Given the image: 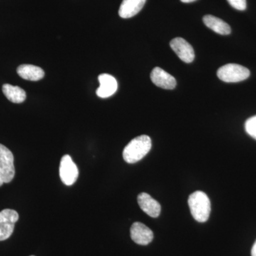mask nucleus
Returning a JSON list of instances; mask_svg holds the SVG:
<instances>
[{"instance_id": "nucleus-1", "label": "nucleus", "mask_w": 256, "mask_h": 256, "mask_svg": "<svg viewBox=\"0 0 256 256\" xmlns=\"http://www.w3.org/2000/svg\"><path fill=\"white\" fill-rule=\"evenodd\" d=\"M152 140L148 136H140L132 140L124 148L122 156L124 161L134 164L144 158L150 150Z\"/></svg>"}, {"instance_id": "nucleus-2", "label": "nucleus", "mask_w": 256, "mask_h": 256, "mask_svg": "<svg viewBox=\"0 0 256 256\" xmlns=\"http://www.w3.org/2000/svg\"><path fill=\"white\" fill-rule=\"evenodd\" d=\"M188 204L192 216L196 222L204 223L208 220L210 202L206 194L201 191L194 192L188 197Z\"/></svg>"}, {"instance_id": "nucleus-3", "label": "nucleus", "mask_w": 256, "mask_h": 256, "mask_svg": "<svg viewBox=\"0 0 256 256\" xmlns=\"http://www.w3.org/2000/svg\"><path fill=\"white\" fill-rule=\"evenodd\" d=\"M15 168L12 152L0 144V186L4 183L11 182L14 178Z\"/></svg>"}, {"instance_id": "nucleus-4", "label": "nucleus", "mask_w": 256, "mask_h": 256, "mask_svg": "<svg viewBox=\"0 0 256 256\" xmlns=\"http://www.w3.org/2000/svg\"><path fill=\"white\" fill-rule=\"evenodd\" d=\"M217 76L226 82H242L250 76V70L239 64H228L218 68Z\"/></svg>"}, {"instance_id": "nucleus-5", "label": "nucleus", "mask_w": 256, "mask_h": 256, "mask_svg": "<svg viewBox=\"0 0 256 256\" xmlns=\"http://www.w3.org/2000/svg\"><path fill=\"white\" fill-rule=\"evenodd\" d=\"M60 174L62 182L67 186L73 185L78 178V166L68 154L64 156L60 160Z\"/></svg>"}, {"instance_id": "nucleus-6", "label": "nucleus", "mask_w": 256, "mask_h": 256, "mask_svg": "<svg viewBox=\"0 0 256 256\" xmlns=\"http://www.w3.org/2000/svg\"><path fill=\"white\" fill-rule=\"evenodd\" d=\"M18 220V214L16 210L6 208L0 212V242L11 236Z\"/></svg>"}, {"instance_id": "nucleus-7", "label": "nucleus", "mask_w": 256, "mask_h": 256, "mask_svg": "<svg viewBox=\"0 0 256 256\" xmlns=\"http://www.w3.org/2000/svg\"><path fill=\"white\" fill-rule=\"evenodd\" d=\"M170 46L178 58L185 63H191L194 60L195 54L193 47L182 38H175L170 42Z\"/></svg>"}, {"instance_id": "nucleus-8", "label": "nucleus", "mask_w": 256, "mask_h": 256, "mask_svg": "<svg viewBox=\"0 0 256 256\" xmlns=\"http://www.w3.org/2000/svg\"><path fill=\"white\" fill-rule=\"evenodd\" d=\"M130 236L133 242L138 245L146 246L153 240L154 234L144 224L136 222L131 226Z\"/></svg>"}, {"instance_id": "nucleus-9", "label": "nucleus", "mask_w": 256, "mask_h": 256, "mask_svg": "<svg viewBox=\"0 0 256 256\" xmlns=\"http://www.w3.org/2000/svg\"><path fill=\"white\" fill-rule=\"evenodd\" d=\"M150 78L153 84L162 88L172 90L176 87V82L174 77L160 67H156L152 70Z\"/></svg>"}, {"instance_id": "nucleus-10", "label": "nucleus", "mask_w": 256, "mask_h": 256, "mask_svg": "<svg viewBox=\"0 0 256 256\" xmlns=\"http://www.w3.org/2000/svg\"><path fill=\"white\" fill-rule=\"evenodd\" d=\"M98 82L100 86L96 90V94L98 97L107 98L117 92V80L110 74H100L98 76Z\"/></svg>"}, {"instance_id": "nucleus-11", "label": "nucleus", "mask_w": 256, "mask_h": 256, "mask_svg": "<svg viewBox=\"0 0 256 256\" xmlns=\"http://www.w3.org/2000/svg\"><path fill=\"white\" fill-rule=\"evenodd\" d=\"M138 202L141 210L152 218H156L161 213V205L148 194L144 192L140 194Z\"/></svg>"}, {"instance_id": "nucleus-12", "label": "nucleus", "mask_w": 256, "mask_h": 256, "mask_svg": "<svg viewBox=\"0 0 256 256\" xmlns=\"http://www.w3.org/2000/svg\"><path fill=\"white\" fill-rule=\"evenodd\" d=\"M146 2V0H124L120 6V16L124 18H132L140 12Z\"/></svg>"}, {"instance_id": "nucleus-13", "label": "nucleus", "mask_w": 256, "mask_h": 256, "mask_svg": "<svg viewBox=\"0 0 256 256\" xmlns=\"http://www.w3.org/2000/svg\"><path fill=\"white\" fill-rule=\"evenodd\" d=\"M18 75L25 80L37 82L41 80L44 76V72L43 69L36 66L30 65V64H23L18 67Z\"/></svg>"}, {"instance_id": "nucleus-14", "label": "nucleus", "mask_w": 256, "mask_h": 256, "mask_svg": "<svg viewBox=\"0 0 256 256\" xmlns=\"http://www.w3.org/2000/svg\"><path fill=\"white\" fill-rule=\"evenodd\" d=\"M203 22L207 28L218 34L228 35L232 32L228 24L213 15H206L204 16Z\"/></svg>"}, {"instance_id": "nucleus-15", "label": "nucleus", "mask_w": 256, "mask_h": 256, "mask_svg": "<svg viewBox=\"0 0 256 256\" xmlns=\"http://www.w3.org/2000/svg\"><path fill=\"white\" fill-rule=\"evenodd\" d=\"M2 92L6 98L14 104H21L26 98V92L22 88L10 84L3 85Z\"/></svg>"}, {"instance_id": "nucleus-16", "label": "nucleus", "mask_w": 256, "mask_h": 256, "mask_svg": "<svg viewBox=\"0 0 256 256\" xmlns=\"http://www.w3.org/2000/svg\"><path fill=\"white\" fill-rule=\"evenodd\" d=\"M245 129L250 137L256 140V116L247 120L245 124Z\"/></svg>"}, {"instance_id": "nucleus-17", "label": "nucleus", "mask_w": 256, "mask_h": 256, "mask_svg": "<svg viewBox=\"0 0 256 256\" xmlns=\"http://www.w3.org/2000/svg\"><path fill=\"white\" fill-rule=\"evenodd\" d=\"M234 9L244 11L246 9V0H227Z\"/></svg>"}, {"instance_id": "nucleus-18", "label": "nucleus", "mask_w": 256, "mask_h": 256, "mask_svg": "<svg viewBox=\"0 0 256 256\" xmlns=\"http://www.w3.org/2000/svg\"><path fill=\"white\" fill-rule=\"evenodd\" d=\"M252 256H256V240L252 249Z\"/></svg>"}, {"instance_id": "nucleus-19", "label": "nucleus", "mask_w": 256, "mask_h": 256, "mask_svg": "<svg viewBox=\"0 0 256 256\" xmlns=\"http://www.w3.org/2000/svg\"><path fill=\"white\" fill-rule=\"evenodd\" d=\"M194 1H196V0H181L182 2L183 3H191Z\"/></svg>"}, {"instance_id": "nucleus-20", "label": "nucleus", "mask_w": 256, "mask_h": 256, "mask_svg": "<svg viewBox=\"0 0 256 256\" xmlns=\"http://www.w3.org/2000/svg\"></svg>"}]
</instances>
